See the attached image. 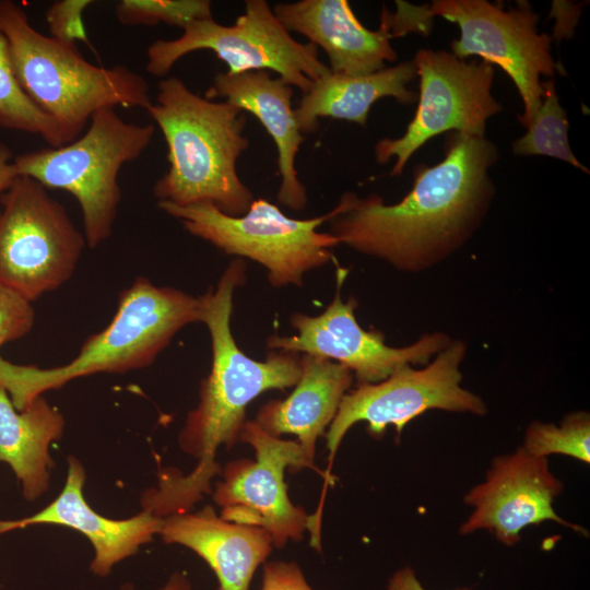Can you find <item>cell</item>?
I'll list each match as a JSON object with an SVG mask.
<instances>
[{"label": "cell", "instance_id": "obj_1", "mask_svg": "<svg viewBox=\"0 0 590 590\" xmlns=\"http://www.w3.org/2000/svg\"><path fill=\"white\" fill-rule=\"evenodd\" d=\"M497 146L485 137L449 132L445 156L414 169L412 189L388 204L377 193L344 192L328 220L339 245L416 273L463 247L485 220L495 194L489 169Z\"/></svg>", "mask_w": 590, "mask_h": 590}, {"label": "cell", "instance_id": "obj_2", "mask_svg": "<svg viewBox=\"0 0 590 590\" xmlns=\"http://www.w3.org/2000/svg\"><path fill=\"white\" fill-rule=\"evenodd\" d=\"M246 281L247 264L236 258L216 287L201 296V322L210 332L212 363L201 382L199 402L178 436L179 447L197 464L187 475L161 472L157 487L144 493L143 509L156 517L188 512L204 495L212 494V480L222 473L217 450L239 441L248 404L266 391L294 387L300 378V354L272 350L264 361H256L236 343L231 329L233 296Z\"/></svg>", "mask_w": 590, "mask_h": 590}, {"label": "cell", "instance_id": "obj_3", "mask_svg": "<svg viewBox=\"0 0 590 590\" xmlns=\"http://www.w3.org/2000/svg\"><path fill=\"white\" fill-rule=\"evenodd\" d=\"M157 86L156 103L146 111L163 133L169 167L154 185L155 198L179 206L210 202L224 214H245L255 200L236 167L249 146L246 114L196 94L175 76Z\"/></svg>", "mask_w": 590, "mask_h": 590}, {"label": "cell", "instance_id": "obj_4", "mask_svg": "<svg viewBox=\"0 0 590 590\" xmlns=\"http://www.w3.org/2000/svg\"><path fill=\"white\" fill-rule=\"evenodd\" d=\"M202 298L138 278L119 295L110 323L91 335L68 364L54 368L13 364L0 356V386L17 411L45 391L98 373L151 365L185 326L201 322Z\"/></svg>", "mask_w": 590, "mask_h": 590}, {"label": "cell", "instance_id": "obj_5", "mask_svg": "<svg viewBox=\"0 0 590 590\" xmlns=\"http://www.w3.org/2000/svg\"><path fill=\"white\" fill-rule=\"evenodd\" d=\"M0 31L8 39L21 87L58 123L64 144L79 138L102 108L146 110L152 104L142 75L125 66L105 68L88 62L76 46L36 31L25 10L12 0H0Z\"/></svg>", "mask_w": 590, "mask_h": 590}, {"label": "cell", "instance_id": "obj_6", "mask_svg": "<svg viewBox=\"0 0 590 590\" xmlns=\"http://www.w3.org/2000/svg\"><path fill=\"white\" fill-rule=\"evenodd\" d=\"M154 131L152 123L127 122L115 108H102L74 141L19 154L12 163L16 175L31 177L46 189L68 191L76 199L86 245L95 248L113 232L121 200V167L145 151Z\"/></svg>", "mask_w": 590, "mask_h": 590}, {"label": "cell", "instance_id": "obj_7", "mask_svg": "<svg viewBox=\"0 0 590 590\" xmlns=\"http://www.w3.org/2000/svg\"><path fill=\"white\" fill-rule=\"evenodd\" d=\"M158 208L181 221L193 236L209 241L221 251L248 258L268 272L273 287H300L304 275L333 259L331 249L339 245L329 232L318 227L332 216L329 213L312 219L288 217L266 199L253 200L247 212L231 216L210 202L179 206L158 201Z\"/></svg>", "mask_w": 590, "mask_h": 590}, {"label": "cell", "instance_id": "obj_8", "mask_svg": "<svg viewBox=\"0 0 590 590\" xmlns=\"http://www.w3.org/2000/svg\"><path fill=\"white\" fill-rule=\"evenodd\" d=\"M211 50L227 64L228 74L273 71L303 94L314 81L330 72L318 48L294 39L266 0H246L244 13L231 26L212 19L194 20L175 39H157L146 51V71L165 76L186 55Z\"/></svg>", "mask_w": 590, "mask_h": 590}, {"label": "cell", "instance_id": "obj_9", "mask_svg": "<svg viewBox=\"0 0 590 590\" xmlns=\"http://www.w3.org/2000/svg\"><path fill=\"white\" fill-rule=\"evenodd\" d=\"M0 203V286L32 303L71 278L86 241L31 177L17 175Z\"/></svg>", "mask_w": 590, "mask_h": 590}, {"label": "cell", "instance_id": "obj_10", "mask_svg": "<svg viewBox=\"0 0 590 590\" xmlns=\"http://www.w3.org/2000/svg\"><path fill=\"white\" fill-rule=\"evenodd\" d=\"M465 354V343L452 340L421 368L404 366L379 382L349 390L326 434L329 463L346 433L359 422H366L368 433L377 438L390 425L399 436L410 421L428 410L484 415V401L461 387Z\"/></svg>", "mask_w": 590, "mask_h": 590}, {"label": "cell", "instance_id": "obj_11", "mask_svg": "<svg viewBox=\"0 0 590 590\" xmlns=\"http://www.w3.org/2000/svg\"><path fill=\"white\" fill-rule=\"evenodd\" d=\"M412 61L420 76L415 115L400 138H384L374 149L379 164L396 157L391 176L401 175L411 156L444 132L485 137L486 121L503 108L492 94L493 64L427 48L417 50Z\"/></svg>", "mask_w": 590, "mask_h": 590}, {"label": "cell", "instance_id": "obj_12", "mask_svg": "<svg viewBox=\"0 0 590 590\" xmlns=\"http://www.w3.org/2000/svg\"><path fill=\"white\" fill-rule=\"evenodd\" d=\"M517 3L505 11L486 0H435L428 14L459 26L460 37L451 43L452 55L463 60L479 56L510 76L523 103L518 120L527 128L542 103L540 76L553 75L557 64L551 37L538 32V13L527 1Z\"/></svg>", "mask_w": 590, "mask_h": 590}, {"label": "cell", "instance_id": "obj_13", "mask_svg": "<svg viewBox=\"0 0 590 590\" xmlns=\"http://www.w3.org/2000/svg\"><path fill=\"white\" fill-rule=\"evenodd\" d=\"M239 441L255 450L256 459L228 462L212 491L214 503L226 521L261 528L269 533L274 547L288 541L298 542L311 530L312 519L290 499L284 481L285 470L316 469L296 440L266 433L256 422L246 421Z\"/></svg>", "mask_w": 590, "mask_h": 590}, {"label": "cell", "instance_id": "obj_14", "mask_svg": "<svg viewBox=\"0 0 590 590\" xmlns=\"http://www.w3.org/2000/svg\"><path fill=\"white\" fill-rule=\"evenodd\" d=\"M347 271L337 270V291L331 303L318 316L294 312L290 317L296 335L273 334L267 346L298 354H310L334 361L347 367L359 384H376L404 366L426 365L451 339L444 332H430L402 347L385 342L381 331L365 330L358 323L357 300H343L341 288Z\"/></svg>", "mask_w": 590, "mask_h": 590}, {"label": "cell", "instance_id": "obj_15", "mask_svg": "<svg viewBox=\"0 0 590 590\" xmlns=\"http://www.w3.org/2000/svg\"><path fill=\"white\" fill-rule=\"evenodd\" d=\"M562 491L563 483L551 472L547 458L532 456L519 447L496 457L485 480L465 494L464 503L473 510L461 524L460 533L487 530L507 546L520 541L524 528L548 520L585 533L554 510Z\"/></svg>", "mask_w": 590, "mask_h": 590}, {"label": "cell", "instance_id": "obj_16", "mask_svg": "<svg viewBox=\"0 0 590 590\" xmlns=\"http://www.w3.org/2000/svg\"><path fill=\"white\" fill-rule=\"evenodd\" d=\"M85 471L73 456L68 457L64 486L58 497L38 512L15 520H0V534L35 524L71 528L85 535L94 548L90 569L97 577H107L113 567L134 555L160 533L163 518L143 509L128 519H110L96 512L85 500Z\"/></svg>", "mask_w": 590, "mask_h": 590}, {"label": "cell", "instance_id": "obj_17", "mask_svg": "<svg viewBox=\"0 0 590 590\" xmlns=\"http://www.w3.org/2000/svg\"><path fill=\"white\" fill-rule=\"evenodd\" d=\"M272 10L287 32L303 35L327 54L331 72L366 75L398 58L384 11L379 28L371 31L359 22L346 0H300L278 3Z\"/></svg>", "mask_w": 590, "mask_h": 590}, {"label": "cell", "instance_id": "obj_18", "mask_svg": "<svg viewBox=\"0 0 590 590\" xmlns=\"http://www.w3.org/2000/svg\"><path fill=\"white\" fill-rule=\"evenodd\" d=\"M208 99L221 98L253 115L274 141L281 184L280 204L302 211L307 204V192L296 169V156L305 141L292 107L293 87L269 71H246L237 74L216 73L206 90Z\"/></svg>", "mask_w": 590, "mask_h": 590}, {"label": "cell", "instance_id": "obj_19", "mask_svg": "<svg viewBox=\"0 0 590 590\" xmlns=\"http://www.w3.org/2000/svg\"><path fill=\"white\" fill-rule=\"evenodd\" d=\"M158 534L200 556L216 576L219 590H248L274 547L263 529L226 521L210 505L163 518Z\"/></svg>", "mask_w": 590, "mask_h": 590}, {"label": "cell", "instance_id": "obj_20", "mask_svg": "<svg viewBox=\"0 0 590 590\" xmlns=\"http://www.w3.org/2000/svg\"><path fill=\"white\" fill-rule=\"evenodd\" d=\"M300 369L292 393L262 404L255 422L271 436H296L305 457L314 463L317 440L334 420L354 375L334 361L310 354H300Z\"/></svg>", "mask_w": 590, "mask_h": 590}, {"label": "cell", "instance_id": "obj_21", "mask_svg": "<svg viewBox=\"0 0 590 590\" xmlns=\"http://www.w3.org/2000/svg\"><path fill=\"white\" fill-rule=\"evenodd\" d=\"M416 75L412 60L366 75L330 71L312 82L294 109L298 129L303 134L315 131L319 118L352 121L365 128L369 110L379 99L393 97L403 104L416 101L417 94L406 86Z\"/></svg>", "mask_w": 590, "mask_h": 590}, {"label": "cell", "instance_id": "obj_22", "mask_svg": "<svg viewBox=\"0 0 590 590\" xmlns=\"http://www.w3.org/2000/svg\"><path fill=\"white\" fill-rule=\"evenodd\" d=\"M63 429L62 414L43 396L17 411L0 386V462L12 469L26 500H36L49 488L55 465L49 448Z\"/></svg>", "mask_w": 590, "mask_h": 590}, {"label": "cell", "instance_id": "obj_23", "mask_svg": "<svg viewBox=\"0 0 590 590\" xmlns=\"http://www.w3.org/2000/svg\"><path fill=\"white\" fill-rule=\"evenodd\" d=\"M543 97L541 106L527 127V132L512 143L517 155H544L564 161L582 172L589 169L582 165L571 151L566 110L562 107L554 81L542 82Z\"/></svg>", "mask_w": 590, "mask_h": 590}, {"label": "cell", "instance_id": "obj_24", "mask_svg": "<svg viewBox=\"0 0 590 590\" xmlns=\"http://www.w3.org/2000/svg\"><path fill=\"white\" fill-rule=\"evenodd\" d=\"M0 128L33 133L50 148L64 145L58 123L39 110L15 75L9 43L0 31Z\"/></svg>", "mask_w": 590, "mask_h": 590}, {"label": "cell", "instance_id": "obj_25", "mask_svg": "<svg viewBox=\"0 0 590 590\" xmlns=\"http://www.w3.org/2000/svg\"><path fill=\"white\" fill-rule=\"evenodd\" d=\"M590 417L585 411L566 415L559 425L532 422L526 429L521 446L532 456L547 458L564 455L590 462Z\"/></svg>", "mask_w": 590, "mask_h": 590}, {"label": "cell", "instance_id": "obj_26", "mask_svg": "<svg viewBox=\"0 0 590 590\" xmlns=\"http://www.w3.org/2000/svg\"><path fill=\"white\" fill-rule=\"evenodd\" d=\"M115 14L125 26L164 23L182 28L191 21L212 19V4L209 0H120Z\"/></svg>", "mask_w": 590, "mask_h": 590}, {"label": "cell", "instance_id": "obj_27", "mask_svg": "<svg viewBox=\"0 0 590 590\" xmlns=\"http://www.w3.org/2000/svg\"><path fill=\"white\" fill-rule=\"evenodd\" d=\"M93 3L91 0L55 1L46 11L50 37L70 46H76V42L87 43L83 13Z\"/></svg>", "mask_w": 590, "mask_h": 590}, {"label": "cell", "instance_id": "obj_28", "mask_svg": "<svg viewBox=\"0 0 590 590\" xmlns=\"http://www.w3.org/2000/svg\"><path fill=\"white\" fill-rule=\"evenodd\" d=\"M34 318L32 303L0 286V347L28 333Z\"/></svg>", "mask_w": 590, "mask_h": 590}, {"label": "cell", "instance_id": "obj_29", "mask_svg": "<svg viewBox=\"0 0 590 590\" xmlns=\"http://www.w3.org/2000/svg\"><path fill=\"white\" fill-rule=\"evenodd\" d=\"M260 590H315L295 562L272 560L263 565Z\"/></svg>", "mask_w": 590, "mask_h": 590}, {"label": "cell", "instance_id": "obj_30", "mask_svg": "<svg viewBox=\"0 0 590 590\" xmlns=\"http://www.w3.org/2000/svg\"><path fill=\"white\" fill-rule=\"evenodd\" d=\"M388 590H425L411 567L397 570L389 579ZM457 590H469L461 588Z\"/></svg>", "mask_w": 590, "mask_h": 590}, {"label": "cell", "instance_id": "obj_31", "mask_svg": "<svg viewBox=\"0 0 590 590\" xmlns=\"http://www.w3.org/2000/svg\"><path fill=\"white\" fill-rule=\"evenodd\" d=\"M12 161V151L5 143L0 141V198L17 176Z\"/></svg>", "mask_w": 590, "mask_h": 590}, {"label": "cell", "instance_id": "obj_32", "mask_svg": "<svg viewBox=\"0 0 590 590\" xmlns=\"http://www.w3.org/2000/svg\"><path fill=\"white\" fill-rule=\"evenodd\" d=\"M119 590H137L132 583H123ZM158 590H192V586L188 577L179 571L174 573L167 582Z\"/></svg>", "mask_w": 590, "mask_h": 590}]
</instances>
